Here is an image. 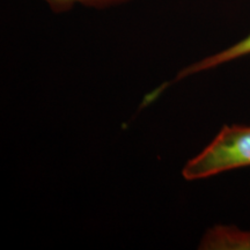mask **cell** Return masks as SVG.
I'll use <instances>...</instances> for the list:
<instances>
[{
  "label": "cell",
  "mask_w": 250,
  "mask_h": 250,
  "mask_svg": "<svg viewBox=\"0 0 250 250\" xmlns=\"http://www.w3.org/2000/svg\"><path fill=\"white\" fill-rule=\"evenodd\" d=\"M249 166L250 126L226 125L208 147L188 161L182 175L188 181H195Z\"/></svg>",
  "instance_id": "cell-1"
},
{
  "label": "cell",
  "mask_w": 250,
  "mask_h": 250,
  "mask_svg": "<svg viewBox=\"0 0 250 250\" xmlns=\"http://www.w3.org/2000/svg\"><path fill=\"white\" fill-rule=\"evenodd\" d=\"M248 55H250V34L243 40L235 43V44L229 46V48L225 49L215 55H212L210 57L202 59V61L192 64L191 66L184 68V70L180 72L179 76L176 77V80L184 79L186 77L198 73V72L211 70V68L223 65L225 62H232L234 59L241 58L243 56Z\"/></svg>",
  "instance_id": "cell-2"
},
{
  "label": "cell",
  "mask_w": 250,
  "mask_h": 250,
  "mask_svg": "<svg viewBox=\"0 0 250 250\" xmlns=\"http://www.w3.org/2000/svg\"><path fill=\"white\" fill-rule=\"evenodd\" d=\"M201 249H250V232L217 226L206 233Z\"/></svg>",
  "instance_id": "cell-3"
},
{
  "label": "cell",
  "mask_w": 250,
  "mask_h": 250,
  "mask_svg": "<svg viewBox=\"0 0 250 250\" xmlns=\"http://www.w3.org/2000/svg\"><path fill=\"white\" fill-rule=\"evenodd\" d=\"M44 1L55 13H64V12L70 11L76 5H83L86 7L94 8H105L123 4L129 0H44Z\"/></svg>",
  "instance_id": "cell-4"
}]
</instances>
